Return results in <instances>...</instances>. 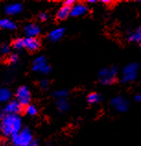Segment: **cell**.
<instances>
[{
    "label": "cell",
    "instance_id": "44dd1931",
    "mask_svg": "<svg viewBox=\"0 0 141 146\" xmlns=\"http://www.w3.org/2000/svg\"><path fill=\"white\" fill-rule=\"evenodd\" d=\"M67 91H56L54 93V96H55L58 99H66V97L67 96Z\"/></svg>",
    "mask_w": 141,
    "mask_h": 146
},
{
    "label": "cell",
    "instance_id": "30bf717a",
    "mask_svg": "<svg viewBox=\"0 0 141 146\" xmlns=\"http://www.w3.org/2000/svg\"><path fill=\"white\" fill-rule=\"evenodd\" d=\"M23 40H24V47L30 50V51H36L40 47V41L37 38L26 37Z\"/></svg>",
    "mask_w": 141,
    "mask_h": 146
},
{
    "label": "cell",
    "instance_id": "8fae6325",
    "mask_svg": "<svg viewBox=\"0 0 141 146\" xmlns=\"http://www.w3.org/2000/svg\"><path fill=\"white\" fill-rule=\"evenodd\" d=\"M25 33L27 34V37H33L37 38V36L40 33V28L37 24L34 23H29L25 26Z\"/></svg>",
    "mask_w": 141,
    "mask_h": 146
},
{
    "label": "cell",
    "instance_id": "5bb4252c",
    "mask_svg": "<svg viewBox=\"0 0 141 146\" xmlns=\"http://www.w3.org/2000/svg\"><path fill=\"white\" fill-rule=\"evenodd\" d=\"M64 33H65V29L63 28H56L55 30H53L52 32L49 33V39L53 42H56V41H59L61 38L63 37L64 35Z\"/></svg>",
    "mask_w": 141,
    "mask_h": 146
},
{
    "label": "cell",
    "instance_id": "4fadbf2b",
    "mask_svg": "<svg viewBox=\"0 0 141 146\" xmlns=\"http://www.w3.org/2000/svg\"><path fill=\"white\" fill-rule=\"evenodd\" d=\"M127 40L129 42H133V43H138L141 45V27L129 33L127 36Z\"/></svg>",
    "mask_w": 141,
    "mask_h": 146
},
{
    "label": "cell",
    "instance_id": "ac0fdd59",
    "mask_svg": "<svg viewBox=\"0 0 141 146\" xmlns=\"http://www.w3.org/2000/svg\"><path fill=\"white\" fill-rule=\"evenodd\" d=\"M87 100H88V102H89L90 104H96V103L100 102L101 96L97 93H91V94H90L89 95H88Z\"/></svg>",
    "mask_w": 141,
    "mask_h": 146
},
{
    "label": "cell",
    "instance_id": "1f68e13d",
    "mask_svg": "<svg viewBox=\"0 0 141 146\" xmlns=\"http://www.w3.org/2000/svg\"><path fill=\"white\" fill-rule=\"evenodd\" d=\"M139 2H141V0H140V1H139Z\"/></svg>",
    "mask_w": 141,
    "mask_h": 146
},
{
    "label": "cell",
    "instance_id": "4316f807",
    "mask_svg": "<svg viewBox=\"0 0 141 146\" xmlns=\"http://www.w3.org/2000/svg\"><path fill=\"white\" fill-rule=\"evenodd\" d=\"M18 56L16 55V54H13V55H11L10 57H9L10 62H12V63H16L18 61Z\"/></svg>",
    "mask_w": 141,
    "mask_h": 146
},
{
    "label": "cell",
    "instance_id": "9c48e42d",
    "mask_svg": "<svg viewBox=\"0 0 141 146\" xmlns=\"http://www.w3.org/2000/svg\"><path fill=\"white\" fill-rule=\"evenodd\" d=\"M88 12V7L83 3H78L71 7L70 15L73 17H81Z\"/></svg>",
    "mask_w": 141,
    "mask_h": 146
},
{
    "label": "cell",
    "instance_id": "d6986e66",
    "mask_svg": "<svg viewBox=\"0 0 141 146\" xmlns=\"http://www.w3.org/2000/svg\"><path fill=\"white\" fill-rule=\"evenodd\" d=\"M57 107L61 112H65L68 108V103L66 99H58L57 101Z\"/></svg>",
    "mask_w": 141,
    "mask_h": 146
},
{
    "label": "cell",
    "instance_id": "7402d4cb",
    "mask_svg": "<svg viewBox=\"0 0 141 146\" xmlns=\"http://www.w3.org/2000/svg\"><path fill=\"white\" fill-rule=\"evenodd\" d=\"M13 46L16 49H21L24 47V40L18 38L13 42Z\"/></svg>",
    "mask_w": 141,
    "mask_h": 146
},
{
    "label": "cell",
    "instance_id": "f546056e",
    "mask_svg": "<svg viewBox=\"0 0 141 146\" xmlns=\"http://www.w3.org/2000/svg\"><path fill=\"white\" fill-rule=\"evenodd\" d=\"M101 2H102V3H106V4H109V3H111V1H109V0H108V1H107V0H102Z\"/></svg>",
    "mask_w": 141,
    "mask_h": 146
},
{
    "label": "cell",
    "instance_id": "3957f363",
    "mask_svg": "<svg viewBox=\"0 0 141 146\" xmlns=\"http://www.w3.org/2000/svg\"><path fill=\"white\" fill-rule=\"evenodd\" d=\"M117 74V68L115 67L105 68L99 73V80L103 85H110L115 80Z\"/></svg>",
    "mask_w": 141,
    "mask_h": 146
},
{
    "label": "cell",
    "instance_id": "f1b7e54d",
    "mask_svg": "<svg viewBox=\"0 0 141 146\" xmlns=\"http://www.w3.org/2000/svg\"><path fill=\"white\" fill-rule=\"evenodd\" d=\"M30 146H39V144H38L37 141H34V143H32V145H30Z\"/></svg>",
    "mask_w": 141,
    "mask_h": 146
},
{
    "label": "cell",
    "instance_id": "6da1fadb",
    "mask_svg": "<svg viewBox=\"0 0 141 146\" xmlns=\"http://www.w3.org/2000/svg\"><path fill=\"white\" fill-rule=\"evenodd\" d=\"M3 134L5 136H14L21 129V119L18 115H6L0 124Z\"/></svg>",
    "mask_w": 141,
    "mask_h": 146
},
{
    "label": "cell",
    "instance_id": "4dcf8cb0",
    "mask_svg": "<svg viewBox=\"0 0 141 146\" xmlns=\"http://www.w3.org/2000/svg\"><path fill=\"white\" fill-rule=\"evenodd\" d=\"M96 0H89V3H95Z\"/></svg>",
    "mask_w": 141,
    "mask_h": 146
},
{
    "label": "cell",
    "instance_id": "7c38bea8",
    "mask_svg": "<svg viewBox=\"0 0 141 146\" xmlns=\"http://www.w3.org/2000/svg\"><path fill=\"white\" fill-rule=\"evenodd\" d=\"M22 10V6L20 3L9 4L6 7V13L9 15H16L20 13Z\"/></svg>",
    "mask_w": 141,
    "mask_h": 146
},
{
    "label": "cell",
    "instance_id": "e0dca14e",
    "mask_svg": "<svg viewBox=\"0 0 141 146\" xmlns=\"http://www.w3.org/2000/svg\"><path fill=\"white\" fill-rule=\"evenodd\" d=\"M11 97V92L7 88H1L0 89V103L7 102Z\"/></svg>",
    "mask_w": 141,
    "mask_h": 146
},
{
    "label": "cell",
    "instance_id": "603a6c76",
    "mask_svg": "<svg viewBox=\"0 0 141 146\" xmlns=\"http://www.w3.org/2000/svg\"><path fill=\"white\" fill-rule=\"evenodd\" d=\"M0 51H1V53L3 54V55H7V54L9 52V47L7 46V44H3L1 46V48H0Z\"/></svg>",
    "mask_w": 141,
    "mask_h": 146
},
{
    "label": "cell",
    "instance_id": "484cf974",
    "mask_svg": "<svg viewBox=\"0 0 141 146\" xmlns=\"http://www.w3.org/2000/svg\"><path fill=\"white\" fill-rule=\"evenodd\" d=\"M48 85H49V82L47 80H43L41 82V87L43 88V89H47Z\"/></svg>",
    "mask_w": 141,
    "mask_h": 146
},
{
    "label": "cell",
    "instance_id": "8992f818",
    "mask_svg": "<svg viewBox=\"0 0 141 146\" xmlns=\"http://www.w3.org/2000/svg\"><path fill=\"white\" fill-rule=\"evenodd\" d=\"M32 68L34 71H38L43 74H47L50 72L51 68L47 64V60L44 56H39L33 61L32 64Z\"/></svg>",
    "mask_w": 141,
    "mask_h": 146
},
{
    "label": "cell",
    "instance_id": "d4e9b609",
    "mask_svg": "<svg viewBox=\"0 0 141 146\" xmlns=\"http://www.w3.org/2000/svg\"><path fill=\"white\" fill-rule=\"evenodd\" d=\"M75 1L74 0H67V1H65L64 2V5L65 6H67V7H72L74 5H75Z\"/></svg>",
    "mask_w": 141,
    "mask_h": 146
},
{
    "label": "cell",
    "instance_id": "5b68a950",
    "mask_svg": "<svg viewBox=\"0 0 141 146\" xmlns=\"http://www.w3.org/2000/svg\"><path fill=\"white\" fill-rule=\"evenodd\" d=\"M17 101L20 104L21 106H29L30 101V92L28 87L21 86L17 90L16 93Z\"/></svg>",
    "mask_w": 141,
    "mask_h": 146
},
{
    "label": "cell",
    "instance_id": "ffe728a7",
    "mask_svg": "<svg viewBox=\"0 0 141 146\" xmlns=\"http://www.w3.org/2000/svg\"><path fill=\"white\" fill-rule=\"evenodd\" d=\"M25 111L30 116H34V115L37 114V108H36V106L33 105H29L26 106Z\"/></svg>",
    "mask_w": 141,
    "mask_h": 146
},
{
    "label": "cell",
    "instance_id": "277c9868",
    "mask_svg": "<svg viewBox=\"0 0 141 146\" xmlns=\"http://www.w3.org/2000/svg\"><path fill=\"white\" fill-rule=\"evenodd\" d=\"M138 70V65L136 63H131L125 66L123 70V79L122 82H130L136 78Z\"/></svg>",
    "mask_w": 141,
    "mask_h": 146
},
{
    "label": "cell",
    "instance_id": "83f0119b",
    "mask_svg": "<svg viewBox=\"0 0 141 146\" xmlns=\"http://www.w3.org/2000/svg\"><path fill=\"white\" fill-rule=\"evenodd\" d=\"M135 100L136 102H138V103H141V93H139V94H138L135 96Z\"/></svg>",
    "mask_w": 141,
    "mask_h": 146
},
{
    "label": "cell",
    "instance_id": "9a60e30c",
    "mask_svg": "<svg viewBox=\"0 0 141 146\" xmlns=\"http://www.w3.org/2000/svg\"><path fill=\"white\" fill-rule=\"evenodd\" d=\"M70 10H71V7L64 5L63 7H60L58 11H57L56 18L58 19L59 21L66 20V19L70 15Z\"/></svg>",
    "mask_w": 141,
    "mask_h": 146
},
{
    "label": "cell",
    "instance_id": "52a82bcc",
    "mask_svg": "<svg viewBox=\"0 0 141 146\" xmlns=\"http://www.w3.org/2000/svg\"><path fill=\"white\" fill-rule=\"evenodd\" d=\"M111 105L118 112H125L128 109V104L123 96H117L111 101Z\"/></svg>",
    "mask_w": 141,
    "mask_h": 146
},
{
    "label": "cell",
    "instance_id": "2e32d148",
    "mask_svg": "<svg viewBox=\"0 0 141 146\" xmlns=\"http://www.w3.org/2000/svg\"><path fill=\"white\" fill-rule=\"evenodd\" d=\"M16 24L12 21L9 20V19H2L0 20V28L7 29V30H14L16 29Z\"/></svg>",
    "mask_w": 141,
    "mask_h": 146
},
{
    "label": "cell",
    "instance_id": "ba28073f",
    "mask_svg": "<svg viewBox=\"0 0 141 146\" xmlns=\"http://www.w3.org/2000/svg\"><path fill=\"white\" fill-rule=\"evenodd\" d=\"M22 110V106L18 103L17 100L10 101L7 105L5 106L4 111L7 115H17L20 113Z\"/></svg>",
    "mask_w": 141,
    "mask_h": 146
},
{
    "label": "cell",
    "instance_id": "cb8c5ba5",
    "mask_svg": "<svg viewBox=\"0 0 141 146\" xmlns=\"http://www.w3.org/2000/svg\"><path fill=\"white\" fill-rule=\"evenodd\" d=\"M48 19V14L47 13H44V12H42L41 14H39V20L42 21H46Z\"/></svg>",
    "mask_w": 141,
    "mask_h": 146
},
{
    "label": "cell",
    "instance_id": "7a4b0ae2",
    "mask_svg": "<svg viewBox=\"0 0 141 146\" xmlns=\"http://www.w3.org/2000/svg\"><path fill=\"white\" fill-rule=\"evenodd\" d=\"M12 143L15 146H30L33 143L32 134L28 129H24L12 136Z\"/></svg>",
    "mask_w": 141,
    "mask_h": 146
}]
</instances>
